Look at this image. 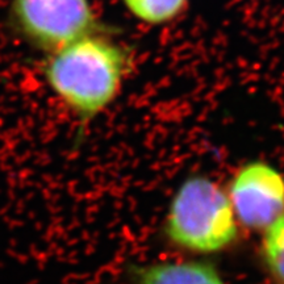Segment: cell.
Listing matches in <instances>:
<instances>
[{
  "label": "cell",
  "instance_id": "cell-1",
  "mask_svg": "<svg viewBox=\"0 0 284 284\" xmlns=\"http://www.w3.org/2000/svg\"><path fill=\"white\" fill-rule=\"evenodd\" d=\"M125 64L118 46L85 36L55 50L45 73L55 94L79 115L90 117L117 94Z\"/></svg>",
  "mask_w": 284,
  "mask_h": 284
},
{
  "label": "cell",
  "instance_id": "cell-2",
  "mask_svg": "<svg viewBox=\"0 0 284 284\" xmlns=\"http://www.w3.org/2000/svg\"><path fill=\"white\" fill-rule=\"evenodd\" d=\"M167 236L186 249L213 253L237 236L236 215L229 197L209 179L186 180L170 204Z\"/></svg>",
  "mask_w": 284,
  "mask_h": 284
},
{
  "label": "cell",
  "instance_id": "cell-3",
  "mask_svg": "<svg viewBox=\"0 0 284 284\" xmlns=\"http://www.w3.org/2000/svg\"><path fill=\"white\" fill-rule=\"evenodd\" d=\"M12 13L30 41L54 52L88 36L94 25L88 0H13Z\"/></svg>",
  "mask_w": 284,
  "mask_h": 284
},
{
  "label": "cell",
  "instance_id": "cell-4",
  "mask_svg": "<svg viewBox=\"0 0 284 284\" xmlns=\"http://www.w3.org/2000/svg\"><path fill=\"white\" fill-rule=\"evenodd\" d=\"M230 204L242 224L267 229L284 213V178L263 162L242 167L230 186Z\"/></svg>",
  "mask_w": 284,
  "mask_h": 284
},
{
  "label": "cell",
  "instance_id": "cell-5",
  "mask_svg": "<svg viewBox=\"0 0 284 284\" xmlns=\"http://www.w3.org/2000/svg\"><path fill=\"white\" fill-rule=\"evenodd\" d=\"M136 274L138 284H225L213 267L200 262L158 263Z\"/></svg>",
  "mask_w": 284,
  "mask_h": 284
},
{
  "label": "cell",
  "instance_id": "cell-6",
  "mask_svg": "<svg viewBox=\"0 0 284 284\" xmlns=\"http://www.w3.org/2000/svg\"><path fill=\"white\" fill-rule=\"evenodd\" d=\"M187 0H124L136 17L145 23L160 24L175 17Z\"/></svg>",
  "mask_w": 284,
  "mask_h": 284
},
{
  "label": "cell",
  "instance_id": "cell-7",
  "mask_svg": "<svg viewBox=\"0 0 284 284\" xmlns=\"http://www.w3.org/2000/svg\"><path fill=\"white\" fill-rule=\"evenodd\" d=\"M263 255L270 271L284 283V213L266 229Z\"/></svg>",
  "mask_w": 284,
  "mask_h": 284
}]
</instances>
